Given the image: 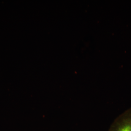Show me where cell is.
Wrapping results in <instances>:
<instances>
[{
    "label": "cell",
    "instance_id": "obj_1",
    "mask_svg": "<svg viewBox=\"0 0 131 131\" xmlns=\"http://www.w3.org/2000/svg\"><path fill=\"white\" fill-rule=\"evenodd\" d=\"M108 131H131V107L114 120Z\"/></svg>",
    "mask_w": 131,
    "mask_h": 131
}]
</instances>
